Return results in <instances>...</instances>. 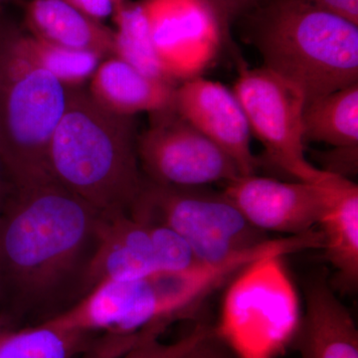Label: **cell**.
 <instances>
[{
	"mask_svg": "<svg viewBox=\"0 0 358 358\" xmlns=\"http://www.w3.org/2000/svg\"><path fill=\"white\" fill-rule=\"evenodd\" d=\"M294 341L301 358H358L355 320L324 275L308 282L306 312Z\"/></svg>",
	"mask_w": 358,
	"mask_h": 358,
	"instance_id": "13",
	"label": "cell"
},
{
	"mask_svg": "<svg viewBox=\"0 0 358 358\" xmlns=\"http://www.w3.org/2000/svg\"><path fill=\"white\" fill-rule=\"evenodd\" d=\"M66 101L67 87L28 54L23 32L0 25V162L11 187L53 180L49 147Z\"/></svg>",
	"mask_w": 358,
	"mask_h": 358,
	"instance_id": "4",
	"label": "cell"
},
{
	"mask_svg": "<svg viewBox=\"0 0 358 358\" xmlns=\"http://www.w3.org/2000/svg\"><path fill=\"white\" fill-rule=\"evenodd\" d=\"M134 117L103 108L85 86L67 88L64 114L52 136V178L103 217L131 215L145 176Z\"/></svg>",
	"mask_w": 358,
	"mask_h": 358,
	"instance_id": "2",
	"label": "cell"
},
{
	"mask_svg": "<svg viewBox=\"0 0 358 358\" xmlns=\"http://www.w3.org/2000/svg\"><path fill=\"white\" fill-rule=\"evenodd\" d=\"M324 258L336 270L334 282L353 292L358 282V186L333 176L326 185V202L319 225Z\"/></svg>",
	"mask_w": 358,
	"mask_h": 358,
	"instance_id": "14",
	"label": "cell"
},
{
	"mask_svg": "<svg viewBox=\"0 0 358 358\" xmlns=\"http://www.w3.org/2000/svg\"><path fill=\"white\" fill-rule=\"evenodd\" d=\"M181 358H236L228 346L218 338L215 331L212 329L210 334L193 346L189 352Z\"/></svg>",
	"mask_w": 358,
	"mask_h": 358,
	"instance_id": "23",
	"label": "cell"
},
{
	"mask_svg": "<svg viewBox=\"0 0 358 358\" xmlns=\"http://www.w3.org/2000/svg\"><path fill=\"white\" fill-rule=\"evenodd\" d=\"M131 216L171 228L201 263L225 262L270 239L223 192L205 187H174L145 178Z\"/></svg>",
	"mask_w": 358,
	"mask_h": 358,
	"instance_id": "6",
	"label": "cell"
},
{
	"mask_svg": "<svg viewBox=\"0 0 358 358\" xmlns=\"http://www.w3.org/2000/svg\"><path fill=\"white\" fill-rule=\"evenodd\" d=\"M107 334L69 331L46 322L0 334V358H81Z\"/></svg>",
	"mask_w": 358,
	"mask_h": 358,
	"instance_id": "17",
	"label": "cell"
},
{
	"mask_svg": "<svg viewBox=\"0 0 358 358\" xmlns=\"http://www.w3.org/2000/svg\"><path fill=\"white\" fill-rule=\"evenodd\" d=\"M102 218L54 179L10 186L0 215L2 313L38 324L84 298Z\"/></svg>",
	"mask_w": 358,
	"mask_h": 358,
	"instance_id": "1",
	"label": "cell"
},
{
	"mask_svg": "<svg viewBox=\"0 0 358 358\" xmlns=\"http://www.w3.org/2000/svg\"><path fill=\"white\" fill-rule=\"evenodd\" d=\"M160 273L152 226L131 215L103 217L90 265L87 288L105 281L141 279Z\"/></svg>",
	"mask_w": 358,
	"mask_h": 358,
	"instance_id": "12",
	"label": "cell"
},
{
	"mask_svg": "<svg viewBox=\"0 0 358 358\" xmlns=\"http://www.w3.org/2000/svg\"><path fill=\"white\" fill-rule=\"evenodd\" d=\"M212 329L213 327L199 322L189 333L173 343L160 341L164 329H154L119 358H181L207 334H210Z\"/></svg>",
	"mask_w": 358,
	"mask_h": 358,
	"instance_id": "21",
	"label": "cell"
},
{
	"mask_svg": "<svg viewBox=\"0 0 358 358\" xmlns=\"http://www.w3.org/2000/svg\"><path fill=\"white\" fill-rule=\"evenodd\" d=\"M173 109L229 155L241 176L256 173L251 131L232 90L201 77L186 80L176 86Z\"/></svg>",
	"mask_w": 358,
	"mask_h": 358,
	"instance_id": "11",
	"label": "cell"
},
{
	"mask_svg": "<svg viewBox=\"0 0 358 358\" xmlns=\"http://www.w3.org/2000/svg\"><path fill=\"white\" fill-rule=\"evenodd\" d=\"M113 20L115 24V57L148 77L173 83L167 79L159 64L147 16L140 2H127L114 14Z\"/></svg>",
	"mask_w": 358,
	"mask_h": 358,
	"instance_id": "19",
	"label": "cell"
},
{
	"mask_svg": "<svg viewBox=\"0 0 358 358\" xmlns=\"http://www.w3.org/2000/svg\"><path fill=\"white\" fill-rule=\"evenodd\" d=\"M251 134L273 164L294 180L320 185L331 173L313 166L305 155L306 98L291 82L267 68H241L234 88Z\"/></svg>",
	"mask_w": 358,
	"mask_h": 358,
	"instance_id": "7",
	"label": "cell"
},
{
	"mask_svg": "<svg viewBox=\"0 0 358 358\" xmlns=\"http://www.w3.org/2000/svg\"><path fill=\"white\" fill-rule=\"evenodd\" d=\"M82 13L102 21L103 18L114 16L129 0H65Z\"/></svg>",
	"mask_w": 358,
	"mask_h": 358,
	"instance_id": "24",
	"label": "cell"
},
{
	"mask_svg": "<svg viewBox=\"0 0 358 358\" xmlns=\"http://www.w3.org/2000/svg\"><path fill=\"white\" fill-rule=\"evenodd\" d=\"M14 322L9 319L4 313H0V334L7 331V329H13Z\"/></svg>",
	"mask_w": 358,
	"mask_h": 358,
	"instance_id": "30",
	"label": "cell"
},
{
	"mask_svg": "<svg viewBox=\"0 0 358 358\" xmlns=\"http://www.w3.org/2000/svg\"><path fill=\"white\" fill-rule=\"evenodd\" d=\"M303 136L305 143L358 147V83L308 103L303 110Z\"/></svg>",
	"mask_w": 358,
	"mask_h": 358,
	"instance_id": "18",
	"label": "cell"
},
{
	"mask_svg": "<svg viewBox=\"0 0 358 358\" xmlns=\"http://www.w3.org/2000/svg\"><path fill=\"white\" fill-rule=\"evenodd\" d=\"M303 1L358 25V0H303Z\"/></svg>",
	"mask_w": 358,
	"mask_h": 358,
	"instance_id": "25",
	"label": "cell"
},
{
	"mask_svg": "<svg viewBox=\"0 0 358 358\" xmlns=\"http://www.w3.org/2000/svg\"><path fill=\"white\" fill-rule=\"evenodd\" d=\"M284 258L258 259L228 282L214 331L236 358H278L298 333L300 296Z\"/></svg>",
	"mask_w": 358,
	"mask_h": 358,
	"instance_id": "5",
	"label": "cell"
},
{
	"mask_svg": "<svg viewBox=\"0 0 358 358\" xmlns=\"http://www.w3.org/2000/svg\"><path fill=\"white\" fill-rule=\"evenodd\" d=\"M178 85L143 74L121 59H103L89 80L88 91L103 108L115 114L134 117L173 108Z\"/></svg>",
	"mask_w": 358,
	"mask_h": 358,
	"instance_id": "15",
	"label": "cell"
},
{
	"mask_svg": "<svg viewBox=\"0 0 358 358\" xmlns=\"http://www.w3.org/2000/svg\"><path fill=\"white\" fill-rule=\"evenodd\" d=\"M327 173L350 178V174H357L358 166V147L334 148L326 152H320L319 159Z\"/></svg>",
	"mask_w": 358,
	"mask_h": 358,
	"instance_id": "22",
	"label": "cell"
},
{
	"mask_svg": "<svg viewBox=\"0 0 358 358\" xmlns=\"http://www.w3.org/2000/svg\"><path fill=\"white\" fill-rule=\"evenodd\" d=\"M255 0H225L228 14H235L239 11L244 10L247 7L251 6Z\"/></svg>",
	"mask_w": 358,
	"mask_h": 358,
	"instance_id": "28",
	"label": "cell"
},
{
	"mask_svg": "<svg viewBox=\"0 0 358 358\" xmlns=\"http://www.w3.org/2000/svg\"><path fill=\"white\" fill-rule=\"evenodd\" d=\"M122 353L124 348L121 343L115 341H106L81 358H119Z\"/></svg>",
	"mask_w": 358,
	"mask_h": 358,
	"instance_id": "26",
	"label": "cell"
},
{
	"mask_svg": "<svg viewBox=\"0 0 358 358\" xmlns=\"http://www.w3.org/2000/svg\"><path fill=\"white\" fill-rule=\"evenodd\" d=\"M264 67L303 92L306 105L358 83V25L303 0H274L252 34Z\"/></svg>",
	"mask_w": 358,
	"mask_h": 358,
	"instance_id": "3",
	"label": "cell"
},
{
	"mask_svg": "<svg viewBox=\"0 0 358 358\" xmlns=\"http://www.w3.org/2000/svg\"><path fill=\"white\" fill-rule=\"evenodd\" d=\"M9 190H10V185H9L3 169H2L1 162H0V215H1L2 210H3Z\"/></svg>",
	"mask_w": 358,
	"mask_h": 358,
	"instance_id": "27",
	"label": "cell"
},
{
	"mask_svg": "<svg viewBox=\"0 0 358 358\" xmlns=\"http://www.w3.org/2000/svg\"><path fill=\"white\" fill-rule=\"evenodd\" d=\"M23 44L37 64L50 72L67 88L84 86L103 60L91 52L64 48L24 32Z\"/></svg>",
	"mask_w": 358,
	"mask_h": 358,
	"instance_id": "20",
	"label": "cell"
},
{
	"mask_svg": "<svg viewBox=\"0 0 358 358\" xmlns=\"http://www.w3.org/2000/svg\"><path fill=\"white\" fill-rule=\"evenodd\" d=\"M329 178L315 185L286 182L256 173L240 176L226 183L223 193L256 229L296 236L319 225Z\"/></svg>",
	"mask_w": 358,
	"mask_h": 358,
	"instance_id": "10",
	"label": "cell"
},
{
	"mask_svg": "<svg viewBox=\"0 0 358 358\" xmlns=\"http://www.w3.org/2000/svg\"><path fill=\"white\" fill-rule=\"evenodd\" d=\"M157 57L169 81L200 77L217 57L222 21L207 0H143Z\"/></svg>",
	"mask_w": 358,
	"mask_h": 358,
	"instance_id": "9",
	"label": "cell"
},
{
	"mask_svg": "<svg viewBox=\"0 0 358 358\" xmlns=\"http://www.w3.org/2000/svg\"><path fill=\"white\" fill-rule=\"evenodd\" d=\"M24 23L28 34L48 43L102 59L115 56V30L65 0H30L24 7Z\"/></svg>",
	"mask_w": 358,
	"mask_h": 358,
	"instance_id": "16",
	"label": "cell"
},
{
	"mask_svg": "<svg viewBox=\"0 0 358 358\" xmlns=\"http://www.w3.org/2000/svg\"><path fill=\"white\" fill-rule=\"evenodd\" d=\"M136 148L143 176L157 185L206 187L241 176L229 155L173 108L152 114Z\"/></svg>",
	"mask_w": 358,
	"mask_h": 358,
	"instance_id": "8",
	"label": "cell"
},
{
	"mask_svg": "<svg viewBox=\"0 0 358 358\" xmlns=\"http://www.w3.org/2000/svg\"><path fill=\"white\" fill-rule=\"evenodd\" d=\"M207 1L217 9L218 13L222 15L224 20H226V17L229 15L227 7H226L225 0H207Z\"/></svg>",
	"mask_w": 358,
	"mask_h": 358,
	"instance_id": "29",
	"label": "cell"
}]
</instances>
